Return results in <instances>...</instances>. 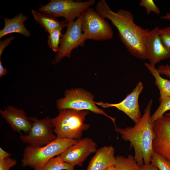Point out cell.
<instances>
[{"label": "cell", "instance_id": "cell-1", "mask_svg": "<svg viewBox=\"0 0 170 170\" xmlns=\"http://www.w3.org/2000/svg\"><path fill=\"white\" fill-rule=\"evenodd\" d=\"M95 10L102 16L110 20L116 28L122 42L131 55L141 60H147L144 42L150 30L136 24L131 11L120 9L114 12L105 0L97 2Z\"/></svg>", "mask_w": 170, "mask_h": 170}, {"label": "cell", "instance_id": "cell-2", "mask_svg": "<svg viewBox=\"0 0 170 170\" xmlns=\"http://www.w3.org/2000/svg\"><path fill=\"white\" fill-rule=\"evenodd\" d=\"M152 104L153 100L150 99L140 119L134 126L116 129L123 140L129 142L130 148L134 150V159L140 167L150 163L154 152L155 133L151 114Z\"/></svg>", "mask_w": 170, "mask_h": 170}, {"label": "cell", "instance_id": "cell-3", "mask_svg": "<svg viewBox=\"0 0 170 170\" xmlns=\"http://www.w3.org/2000/svg\"><path fill=\"white\" fill-rule=\"evenodd\" d=\"M58 115L51 119L53 131L57 138L79 140L90 125L84 123L88 110L66 109L59 110Z\"/></svg>", "mask_w": 170, "mask_h": 170}, {"label": "cell", "instance_id": "cell-4", "mask_svg": "<svg viewBox=\"0 0 170 170\" xmlns=\"http://www.w3.org/2000/svg\"><path fill=\"white\" fill-rule=\"evenodd\" d=\"M78 140L57 138L42 146L28 145L24 150L22 160L23 167L29 166L34 170H42L47 162L55 156L60 155Z\"/></svg>", "mask_w": 170, "mask_h": 170}, {"label": "cell", "instance_id": "cell-5", "mask_svg": "<svg viewBox=\"0 0 170 170\" xmlns=\"http://www.w3.org/2000/svg\"><path fill=\"white\" fill-rule=\"evenodd\" d=\"M95 2V0L86 1L51 0L46 4L41 5L38 10L42 13L56 18L63 17L67 23L75 20Z\"/></svg>", "mask_w": 170, "mask_h": 170}, {"label": "cell", "instance_id": "cell-6", "mask_svg": "<svg viewBox=\"0 0 170 170\" xmlns=\"http://www.w3.org/2000/svg\"><path fill=\"white\" fill-rule=\"evenodd\" d=\"M94 99V97L90 93L84 90L72 89L66 91L65 97L57 100L56 106L59 110L70 109L80 111L89 110L94 113L103 115L111 120L116 128L115 118L99 108L93 100Z\"/></svg>", "mask_w": 170, "mask_h": 170}, {"label": "cell", "instance_id": "cell-7", "mask_svg": "<svg viewBox=\"0 0 170 170\" xmlns=\"http://www.w3.org/2000/svg\"><path fill=\"white\" fill-rule=\"evenodd\" d=\"M81 28L86 40H106L113 37V31L105 18L91 7L82 15Z\"/></svg>", "mask_w": 170, "mask_h": 170}, {"label": "cell", "instance_id": "cell-8", "mask_svg": "<svg viewBox=\"0 0 170 170\" xmlns=\"http://www.w3.org/2000/svg\"><path fill=\"white\" fill-rule=\"evenodd\" d=\"M81 23L82 15L75 20L67 22L66 31L63 34L53 64L58 63L65 57H70L74 48L84 46L86 40L82 31Z\"/></svg>", "mask_w": 170, "mask_h": 170}, {"label": "cell", "instance_id": "cell-9", "mask_svg": "<svg viewBox=\"0 0 170 170\" xmlns=\"http://www.w3.org/2000/svg\"><path fill=\"white\" fill-rule=\"evenodd\" d=\"M30 119L32 122L30 130L26 135L20 137L23 143L33 147L42 146L57 138L51 119H39L35 117Z\"/></svg>", "mask_w": 170, "mask_h": 170}, {"label": "cell", "instance_id": "cell-10", "mask_svg": "<svg viewBox=\"0 0 170 170\" xmlns=\"http://www.w3.org/2000/svg\"><path fill=\"white\" fill-rule=\"evenodd\" d=\"M154 151L170 162V112L154 122Z\"/></svg>", "mask_w": 170, "mask_h": 170}, {"label": "cell", "instance_id": "cell-11", "mask_svg": "<svg viewBox=\"0 0 170 170\" xmlns=\"http://www.w3.org/2000/svg\"><path fill=\"white\" fill-rule=\"evenodd\" d=\"M143 88V83L139 82L132 91L120 102L116 104L104 103L101 102L95 103L96 105L104 108L114 107L117 109L124 113L136 123L140 120L142 116L139 99Z\"/></svg>", "mask_w": 170, "mask_h": 170}, {"label": "cell", "instance_id": "cell-12", "mask_svg": "<svg viewBox=\"0 0 170 170\" xmlns=\"http://www.w3.org/2000/svg\"><path fill=\"white\" fill-rule=\"evenodd\" d=\"M97 144L92 139L86 138L78 140L60 155L65 162L71 165L82 167L87 158L97 150Z\"/></svg>", "mask_w": 170, "mask_h": 170}, {"label": "cell", "instance_id": "cell-13", "mask_svg": "<svg viewBox=\"0 0 170 170\" xmlns=\"http://www.w3.org/2000/svg\"><path fill=\"white\" fill-rule=\"evenodd\" d=\"M160 28L156 26L147 33L145 40L147 60L155 65L161 61L170 57V52L162 43L159 35Z\"/></svg>", "mask_w": 170, "mask_h": 170}, {"label": "cell", "instance_id": "cell-14", "mask_svg": "<svg viewBox=\"0 0 170 170\" xmlns=\"http://www.w3.org/2000/svg\"><path fill=\"white\" fill-rule=\"evenodd\" d=\"M0 113L14 131L27 134L31 127L32 122L22 110L9 106L4 110H1Z\"/></svg>", "mask_w": 170, "mask_h": 170}, {"label": "cell", "instance_id": "cell-15", "mask_svg": "<svg viewBox=\"0 0 170 170\" xmlns=\"http://www.w3.org/2000/svg\"><path fill=\"white\" fill-rule=\"evenodd\" d=\"M115 162L113 147L105 146L96 150L86 170H106L110 167L114 166Z\"/></svg>", "mask_w": 170, "mask_h": 170}, {"label": "cell", "instance_id": "cell-16", "mask_svg": "<svg viewBox=\"0 0 170 170\" xmlns=\"http://www.w3.org/2000/svg\"><path fill=\"white\" fill-rule=\"evenodd\" d=\"M27 19L28 17L22 12L12 19L4 18V26L0 30V38L14 33H19L27 37H30V32L24 25V22Z\"/></svg>", "mask_w": 170, "mask_h": 170}, {"label": "cell", "instance_id": "cell-17", "mask_svg": "<svg viewBox=\"0 0 170 170\" xmlns=\"http://www.w3.org/2000/svg\"><path fill=\"white\" fill-rule=\"evenodd\" d=\"M31 12L37 23L48 34L56 29H63L67 26V23L65 20L60 21L57 18L33 9L31 10Z\"/></svg>", "mask_w": 170, "mask_h": 170}, {"label": "cell", "instance_id": "cell-18", "mask_svg": "<svg viewBox=\"0 0 170 170\" xmlns=\"http://www.w3.org/2000/svg\"><path fill=\"white\" fill-rule=\"evenodd\" d=\"M144 65L154 78L155 84L159 91V101L165 97L170 96V80L162 77L155 65L149 63H145Z\"/></svg>", "mask_w": 170, "mask_h": 170}, {"label": "cell", "instance_id": "cell-19", "mask_svg": "<svg viewBox=\"0 0 170 170\" xmlns=\"http://www.w3.org/2000/svg\"><path fill=\"white\" fill-rule=\"evenodd\" d=\"M115 170H141L135 160L133 156L129 155L127 157L118 155L116 156Z\"/></svg>", "mask_w": 170, "mask_h": 170}, {"label": "cell", "instance_id": "cell-20", "mask_svg": "<svg viewBox=\"0 0 170 170\" xmlns=\"http://www.w3.org/2000/svg\"><path fill=\"white\" fill-rule=\"evenodd\" d=\"M75 166L65 162L59 155L49 160L42 170H74Z\"/></svg>", "mask_w": 170, "mask_h": 170}, {"label": "cell", "instance_id": "cell-21", "mask_svg": "<svg viewBox=\"0 0 170 170\" xmlns=\"http://www.w3.org/2000/svg\"><path fill=\"white\" fill-rule=\"evenodd\" d=\"M63 28L56 29L49 33L48 36V45L54 52L57 53L59 49L61 38L63 34L61 31Z\"/></svg>", "mask_w": 170, "mask_h": 170}, {"label": "cell", "instance_id": "cell-22", "mask_svg": "<svg viewBox=\"0 0 170 170\" xmlns=\"http://www.w3.org/2000/svg\"><path fill=\"white\" fill-rule=\"evenodd\" d=\"M159 101L160 105L151 115L153 122L162 117L167 111L170 110V96L165 97Z\"/></svg>", "mask_w": 170, "mask_h": 170}, {"label": "cell", "instance_id": "cell-23", "mask_svg": "<svg viewBox=\"0 0 170 170\" xmlns=\"http://www.w3.org/2000/svg\"><path fill=\"white\" fill-rule=\"evenodd\" d=\"M150 163L155 165L159 170H170V162L154 151Z\"/></svg>", "mask_w": 170, "mask_h": 170}, {"label": "cell", "instance_id": "cell-24", "mask_svg": "<svg viewBox=\"0 0 170 170\" xmlns=\"http://www.w3.org/2000/svg\"><path fill=\"white\" fill-rule=\"evenodd\" d=\"M139 5L145 8L147 15L151 12L157 14H159L161 13L160 8L156 5L153 0H141L139 3Z\"/></svg>", "mask_w": 170, "mask_h": 170}, {"label": "cell", "instance_id": "cell-25", "mask_svg": "<svg viewBox=\"0 0 170 170\" xmlns=\"http://www.w3.org/2000/svg\"><path fill=\"white\" fill-rule=\"evenodd\" d=\"M159 35L163 45L170 52V26L160 28Z\"/></svg>", "mask_w": 170, "mask_h": 170}, {"label": "cell", "instance_id": "cell-26", "mask_svg": "<svg viewBox=\"0 0 170 170\" xmlns=\"http://www.w3.org/2000/svg\"><path fill=\"white\" fill-rule=\"evenodd\" d=\"M16 163L15 160L9 157L0 160V170H9Z\"/></svg>", "mask_w": 170, "mask_h": 170}, {"label": "cell", "instance_id": "cell-27", "mask_svg": "<svg viewBox=\"0 0 170 170\" xmlns=\"http://www.w3.org/2000/svg\"><path fill=\"white\" fill-rule=\"evenodd\" d=\"M156 70L161 75L170 78V64L160 65Z\"/></svg>", "mask_w": 170, "mask_h": 170}, {"label": "cell", "instance_id": "cell-28", "mask_svg": "<svg viewBox=\"0 0 170 170\" xmlns=\"http://www.w3.org/2000/svg\"><path fill=\"white\" fill-rule=\"evenodd\" d=\"M14 37L13 36H11L8 38L6 39L3 41H0V58L1 55L5 47L9 45L10 42L13 40Z\"/></svg>", "mask_w": 170, "mask_h": 170}, {"label": "cell", "instance_id": "cell-29", "mask_svg": "<svg viewBox=\"0 0 170 170\" xmlns=\"http://www.w3.org/2000/svg\"><path fill=\"white\" fill-rule=\"evenodd\" d=\"M141 167V170H159L155 165L151 163L147 165L144 164Z\"/></svg>", "mask_w": 170, "mask_h": 170}, {"label": "cell", "instance_id": "cell-30", "mask_svg": "<svg viewBox=\"0 0 170 170\" xmlns=\"http://www.w3.org/2000/svg\"><path fill=\"white\" fill-rule=\"evenodd\" d=\"M11 154L5 151L2 148H0V160H3L9 157Z\"/></svg>", "mask_w": 170, "mask_h": 170}, {"label": "cell", "instance_id": "cell-31", "mask_svg": "<svg viewBox=\"0 0 170 170\" xmlns=\"http://www.w3.org/2000/svg\"><path fill=\"white\" fill-rule=\"evenodd\" d=\"M7 72L6 68H4L3 66L1 60L0 59V77L5 75Z\"/></svg>", "mask_w": 170, "mask_h": 170}, {"label": "cell", "instance_id": "cell-32", "mask_svg": "<svg viewBox=\"0 0 170 170\" xmlns=\"http://www.w3.org/2000/svg\"><path fill=\"white\" fill-rule=\"evenodd\" d=\"M161 18L163 20H170V13H167L164 15L162 16Z\"/></svg>", "mask_w": 170, "mask_h": 170}, {"label": "cell", "instance_id": "cell-33", "mask_svg": "<svg viewBox=\"0 0 170 170\" xmlns=\"http://www.w3.org/2000/svg\"><path fill=\"white\" fill-rule=\"evenodd\" d=\"M106 170H115L114 166H112L108 168Z\"/></svg>", "mask_w": 170, "mask_h": 170}]
</instances>
